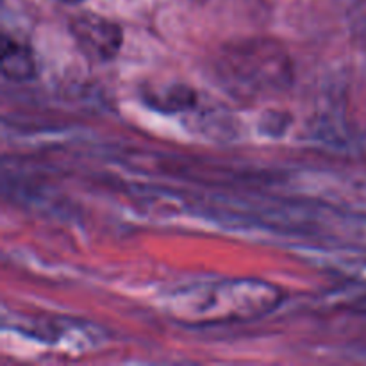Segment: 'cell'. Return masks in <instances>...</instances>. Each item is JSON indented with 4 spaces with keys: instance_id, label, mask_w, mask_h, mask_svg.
<instances>
[{
    "instance_id": "1",
    "label": "cell",
    "mask_w": 366,
    "mask_h": 366,
    "mask_svg": "<svg viewBox=\"0 0 366 366\" xmlns=\"http://www.w3.org/2000/svg\"><path fill=\"white\" fill-rule=\"evenodd\" d=\"M70 32L84 56L95 61H111L124 43L120 25L93 13L74 18L70 21Z\"/></svg>"
},
{
    "instance_id": "2",
    "label": "cell",
    "mask_w": 366,
    "mask_h": 366,
    "mask_svg": "<svg viewBox=\"0 0 366 366\" xmlns=\"http://www.w3.org/2000/svg\"><path fill=\"white\" fill-rule=\"evenodd\" d=\"M2 66L4 79L14 82H27L38 75V63H36L34 52L25 41L9 34L2 38Z\"/></svg>"
},
{
    "instance_id": "3",
    "label": "cell",
    "mask_w": 366,
    "mask_h": 366,
    "mask_svg": "<svg viewBox=\"0 0 366 366\" xmlns=\"http://www.w3.org/2000/svg\"><path fill=\"white\" fill-rule=\"evenodd\" d=\"M57 2H63V4H81L84 0H57Z\"/></svg>"
}]
</instances>
